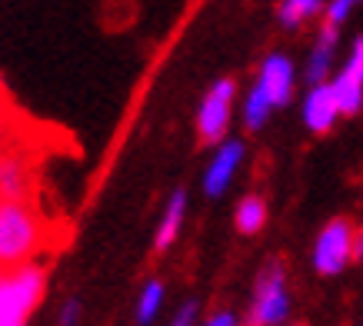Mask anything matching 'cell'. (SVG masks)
<instances>
[{"label":"cell","instance_id":"1","mask_svg":"<svg viewBox=\"0 0 363 326\" xmlns=\"http://www.w3.org/2000/svg\"><path fill=\"white\" fill-rule=\"evenodd\" d=\"M50 243L47 217L33 207V200L0 196V270L33 263Z\"/></svg>","mask_w":363,"mask_h":326},{"label":"cell","instance_id":"2","mask_svg":"<svg viewBox=\"0 0 363 326\" xmlns=\"http://www.w3.org/2000/svg\"><path fill=\"white\" fill-rule=\"evenodd\" d=\"M47 273L33 260L0 270V326H27L37 303L44 300Z\"/></svg>","mask_w":363,"mask_h":326},{"label":"cell","instance_id":"3","mask_svg":"<svg viewBox=\"0 0 363 326\" xmlns=\"http://www.w3.org/2000/svg\"><path fill=\"white\" fill-rule=\"evenodd\" d=\"M290 313V293H286V270L280 257H270L253 286V300L243 326H280Z\"/></svg>","mask_w":363,"mask_h":326},{"label":"cell","instance_id":"4","mask_svg":"<svg viewBox=\"0 0 363 326\" xmlns=\"http://www.w3.org/2000/svg\"><path fill=\"white\" fill-rule=\"evenodd\" d=\"M233 100H237V84L230 77L217 80L203 94L197 110V133L203 143L217 147L220 140H227V130H230V120H233Z\"/></svg>","mask_w":363,"mask_h":326},{"label":"cell","instance_id":"5","mask_svg":"<svg viewBox=\"0 0 363 326\" xmlns=\"http://www.w3.org/2000/svg\"><path fill=\"white\" fill-rule=\"evenodd\" d=\"M353 230L357 227L347 217H337L317 233L313 270L320 276H337V273H343L353 263Z\"/></svg>","mask_w":363,"mask_h":326},{"label":"cell","instance_id":"6","mask_svg":"<svg viewBox=\"0 0 363 326\" xmlns=\"http://www.w3.org/2000/svg\"><path fill=\"white\" fill-rule=\"evenodd\" d=\"M37 174H33V157L17 143L0 147V196L11 200H33Z\"/></svg>","mask_w":363,"mask_h":326},{"label":"cell","instance_id":"7","mask_svg":"<svg viewBox=\"0 0 363 326\" xmlns=\"http://www.w3.org/2000/svg\"><path fill=\"white\" fill-rule=\"evenodd\" d=\"M333 94L340 100V113L353 117L363 107V37H357L350 44V54L343 60V70L330 80Z\"/></svg>","mask_w":363,"mask_h":326},{"label":"cell","instance_id":"8","mask_svg":"<svg viewBox=\"0 0 363 326\" xmlns=\"http://www.w3.org/2000/svg\"><path fill=\"white\" fill-rule=\"evenodd\" d=\"M243 160V143L240 140H220L217 150L207 163V174H203V193L207 196H223L230 180L237 176Z\"/></svg>","mask_w":363,"mask_h":326},{"label":"cell","instance_id":"9","mask_svg":"<svg viewBox=\"0 0 363 326\" xmlns=\"http://www.w3.org/2000/svg\"><path fill=\"white\" fill-rule=\"evenodd\" d=\"M294 80H297V74H294V64H290V57L270 54L264 64H260V74H257V87H260L267 97H270L274 110H280V107H286V103H290V97H294Z\"/></svg>","mask_w":363,"mask_h":326},{"label":"cell","instance_id":"10","mask_svg":"<svg viewBox=\"0 0 363 326\" xmlns=\"http://www.w3.org/2000/svg\"><path fill=\"white\" fill-rule=\"evenodd\" d=\"M340 100L333 94L330 80H323V84H310V94L303 97V123H307V130L313 133H330L333 123L340 120Z\"/></svg>","mask_w":363,"mask_h":326},{"label":"cell","instance_id":"11","mask_svg":"<svg viewBox=\"0 0 363 326\" xmlns=\"http://www.w3.org/2000/svg\"><path fill=\"white\" fill-rule=\"evenodd\" d=\"M184 217H187V193L177 190V193L167 200L164 217H160V223H157V230H154V253H167L174 247L177 237H180V230H184Z\"/></svg>","mask_w":363,"mask_h":326},{"label":"cell","instance_id":"12","mask_svg":"<svg viewBox=\"0 0 363 326\" xmlns=\"http://www.w3.org/2000/svg\"><path fill=\"white\" fill-rule=\"evenodd\" d=\"M337 30H340V27H330V23H323V27H320L317 44H313L310 60H307V84H323V80L330 77L333 57H337V44H340Z\"/></svg>","mask_w":363,"mask_h":326},{"label":"cell","instance_id":"13","mask_svg":"<svg viewBox=\"0 0 363 326\" xmlns=\"http://www.w3.org/2000/svg\"><path fill=\"white\" fill-rule=\"evenodd\" d=\"M233 223H237V233H243V237H257V233L267 227V200L264 196H257V193H247L240 203H237Z\"/></svg>","mask_w":363,"mask_h":326},{"label":"cell","instance_id":"14","mask_svg":"<svg viewBox=\"0 0 363 326\" xmlns=\"http://www.w3.org/2000/svg\"><path fill=\"white\" fill-rule=\"evenodd\" d=\"M317 13H323V0H280L277 17H280L286 30H297L307 21H313Z\"/></svg>","mask_w":363,"mask_h":326},{"label":"cell","instance_id":"15","mask_svg":"<svg viewBox=\"0 0 363 326\" xmlns=\"http://www.w3.org/2000/svg\"><path fill=\"white\" fill-rule=\"evenodd\" d=\"M270 113H274L270 97L253 84V90L247 94V100H243V123H247V130H260L267 120H270Z\"/></svg>","mask_w":363,"mask_h":326},{"label":"cell","instance_id":"16","mask_svg":"<svg viewBox=\"0 0 363 326\" xmlns=\"http://www.w3.org/2000/svg\"><path fill=\"white\" fill-rule=\"evenodd\" d=\"M160 306H164V283L150 280L140 290V296H137V323H140V326L154 323L157 313H160Z\"/></svg>","mask_w":363,"mask_h":326},{"label":"cell","instance_id":"17","mask_svg":"<svg viewBox=\"0 0 363 326\" xmlns=\"http://www.w3.org/2000/svg\"><path fill=\"white\" fill-rule=\"evenodd\" d=\"M360 4L363 0H330V4H323V23H330V27H343V21H347Z\"/></svg>","mask_w":363,"mask_h":326},{"label":"cell","instance_id":"18","mask_svg":"<svg viewBox=\"0 0 363 326\" xmlns=\"http://www.w3.org/2000/svg\"><path fill=\"white\" fill-rule=\"evenodd\" d=\"M80 313H84L80 300H67V303L60 306V316H57V323H60V326H77Z\"/></svg>","mask_w":363,"mask_h":326},{"label":"cell","instance_id":"19","mask_svg":"<svg viewBox=\"0 0 363 326\" xmlns=\"http://www.w3.org/2000/svg\"><path fill=\"white\" fill-rule=\"evenodd\" d=\"M194 323H197V303H184L170 320V326H194Z\"/></svg>","mask_w":363,"mask_h":326},{"label":"cell","instance_id":"20","mask_svg":"<svg viewBox=\"0 0 363 326\" xmlns=\"http://www.w3.org/2000/svg\"><path fill=\"white\" fill-rule=\"evenodd\" d=\"M203 326H240V323H237V316L230 310H217V313H210V320Z\"/></svg>","mask_w":363,"mask_h":326},{"label":"cell","instance_id":"21","mask_svg":"<svg viewBox=\"0 0 363 326\" xmlns=\"http://www.w3.org/2000/svg\"><path fill=\"white\" fill-rule=\"evenodd\" d=\"M353 260H363V230H353Z\"/></svg>","mask_w":363,"mask_h":326}]
</instances>
